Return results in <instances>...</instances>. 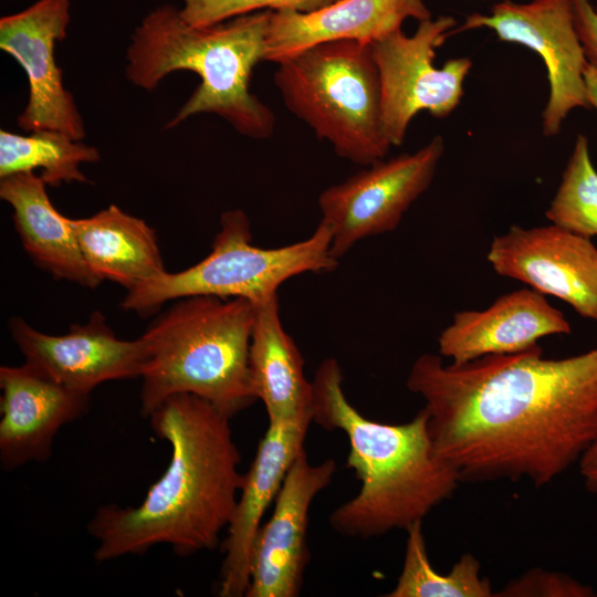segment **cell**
I'll return each instance as SVG.
<instances>
[{
    "mask_svg": "<svg viewBox=\"0 0 597 597\" xmlns=\"http://www.w3.org/2000/svg\"><path fill=\"white\" fill-rule=\"evenodd\" d=\"M575 25L587 61L597 66V12L590 0H572Z\"/></svg>",
    "mask_w": 597,
    "mask_h": 597,
    "instance_id": "27",
    "label": "cell"
},
{
    "mask_svg": "<svg viewBox=\"0 0 597 597\" xmlns=\"http://www.w3.org/2000/svg\"><path fill=\"white\" fill-rule=\"evenodd\" d=\"M401 573L388 597H493L490 580L481 575L479 559L463 554L447 574L437 572L427 553L422 521L407 530Z\"/></svg>",
    "mask_w": 597,
    "mask_h": 597,
    "instance_id": "23",
    "label": "cell"
},
{
    "mask_svg": "<svg viewBox=\"0 0 597 597\" xmlns=\"http://www.w3.org/2000/svg\"><path fill=\"white\" fill-rule=\"evenodd\" d=\"M430 18L423 0H336L310 12L271 10L265 61L277 63L331 41L373 43L401 29L407 19Z\"/></svg>",
    "mask_w": 597,
    "mask_h": 597,
    "instance_id": "18",
    "label": "cell"
},
{
    "mask_svg": "<svg viewBox=\"0 0 597 597\" xmlns=\"http://www.w3.org/2000/svg\"><path fill=\"white\" fill-rule=\"evenodd\" d=\"M570 324L544 295L527 287L500 296L484 310L454 314L438 337V352L453 364L515 354L546 336L569 334Z\"/></svg>",
    "mask_w": 597,
    "mask_h": 597,
    "instance_id": "17",
    "label": "cell"
},
{
    "mask_svg": "<svg viewBox=\"0 0 597 597\" xmlns=\"http://www.w3.org/2000/svg\"><path fill=\"white\" fill-rule=\"evenodd\" d=\"M331 244L332 231L321 221L302 241L260 248L252 244L245 212L227 210L221 214L211 252L203 260L127 291L121 307L146 315L169 301L193 295L244 298L255 304L277 294L279 287L295 275L334 271L338 260L332 255Z\"/></svg>",
    "mask_w": 597,
    "mask_h": 597,
    "instance_id": "7",
    "label": "cell"
},
{
    "mask_svg": "<svg viewBox=\"0 0 597 597\" xmlns=\"http://www.w3.org/2000/svg\"><path fill=\"white\" fill-rule=\"evenodd\" d=\"M46 186L33 171L0 178V198L13 210L21 244L32 261L53 277L95 289L102 281L87 266L70 218L54 208Z\"/></svg>",
    "mask_w": 597,
    "mask_h": 597,
    "instance_id": "19",
    "label": "cell"
},
{
    "mask_svg": "<svg viewBox=\"0 0 597 597\" xmlns=\"http://www.w3.org/2000/svg\"><path fill=\"white\" fill-rule=\"evenodd\" d=\"M271 10L223 22L192 27L179 10L163 4L135 29L127 49L126 77L151 91L175 71H191L200 84L165 128L208 113L227 121L241 135L266 139L273 135V112L250 91L255 65L265 61Z\"/></svg>",
    "mask_w": 597,
    "mask_h": 597,
    "instance_id": "4",
    "label": "cell"
},
{
    "mask_svg": "<svg viewBox=\"0 0 597 597\" xmlns=\"http://www.w3.org/2000/svg\"><path fill=\"white\" fill-rule=\"evenodd\" d=\"M312 388L313 422L344 432L346 464L360 482L358 492L331 513L334 531L360 538L406 531L454 493L461 479L436 453L425 407L399 425L366 418L347 400L335 358L320 364Z\"/></svg>",
    "mask_w": 597,
    "mask_h": 597,
    "instance_id": "3",
    "label": "cell"
},
{
    "mask_svg": "<svg viewBox=\"0 0 597 597\" xmlns=\"http://www.w3.org/2000/svg\"><path fill=\"white\" fill-rule=\"evenodd\" d=\"M443 153L437 135L417 151L378 160L324 189L317 203L332 231V255L339 260L357 242L394 231L431 185Z\"/></svg>",
    "mask_w": 597,
    "mask_h": 597,
    "instance_id": "9",
    "label": "cell"
},
{
    "mask_svg": "<svg viewBox=\"0 0 597 597\" xmlns=\"http://www.w3.org/2000/svg\"><path fill=\"white\" fill-rule=\"evenodd\" d=\"M545 216L551 223L576 234L589 239L597 235V170L585 135L575 140Z\"/></svg>",
    "mask_w": 597,
    "mask_h": 597,
    "instance_id": "24",
    "label": "cell"
},
{
    "mask_svg": "<svg viewBox=\"0 0 597 597\" xmlns=\"http://www.w3.org/2000/svg\"><path fill=\"white\" fill-rule=\"evenodd\" d=\"M578 467L586 488L597 493V438L579 460Z\"/></svg>",
    "mask_w": 597,
    "mask_h": 597,
    "instance_id": "28",
    "label": "cell"
},
{
    "mask_svg": "<svg viewBox=\"0 0 597 597\" xmlns=\"http://www.w3.org/2000/svg\"><path fill=\"white\" fill-rule=\"evenodd\" d=\"M70 222L87 266L102 282L130 291L167 272L155 230L117 206Z\"/></svg>",
    "mask_w": 597,
    "mask_h": 597,
    "instance_id": "21",
    "label": "cell"
},
{
    "mask_svg": "<svg viewBox=\"0 0 597 597\" xmlns=\"http://www.w3.org/2000/svg\"><path fill=\"white\" fill-rule=\"evenodd\" d=\"M171 447L163 475L137 506L102 505L87 525L94 558L107 562L169 545L181 556L216 548L232 517L243 474L228 416L192 394H176L150 415Z\"/></svg>",
    "mask_w": 597,
    "mask_h": 597,
    "instance_id": "2",
    "label": "cell"
},
{
    "mask_svg": "<svg viewBox=\"0 0 597 597\" xmlns=\"http://www.w3.org/2000/svg\"><path fill=\"white\" fill-rule=\"evenodd\" d=\"M312 412L269 422L245 474L223 542L220 597L245 596L250 584L254 543L262 517L274 503L292 464L304 450Z\"/></svg>",
    "mask_w": 597,
    "mask_h": 597,
    "instance_id": "15",
    "label": "cell"
},
{
    "mask_svg": "<svg viewBox=\"0 0 597 597\" xmlns=\"http://www.w3.org/2000/svg\"><path fill=\"white\" fill-rule=\"evenodd\" d=\"M181 19L192 27H207L261 10L312 11L306 0H181Z\"/></svg>",
    "mask_w": 597,
    "mask_h": 597,
    "instance_id": "25",
    "label": "cell"
},
{
    "mask_svg": "<svg viewBox=\"0 0 597 597\" xmlns=\"http://www.w3.org/2000/svg\"><path fill=\"white\" fill-rule=\"evenodd\" d=\"M100 158L96 147L60 132L38 130L24 136L0 130V178L41 168L40 176L48 186L85 184L88 179L80 170V165L95 163Z\"/></svg>",
    "mask_w": 597,
    "mask_h": 597,
    "instance_id": "22",
    "label": "cell"
},
{
    "mask_svg": "<svg viewBox=\"0 0 597 597\" xmlns=\"http://www.w3.org/2000/svg\"><path fill=\"white\" fill-rule=\"evenodd\" d=\"M481 28L542 57L549 86L542 113L544 136H556L573 109L590 108L584 77L587 57L576 30L572 0H504L494 4L489 14L468 15L452 34Z\"/></svg>",
    "mask_w": 597,
    "mask_h": 597,
    "instance_id": "10",
    "label": "cell"
},
{
    "mask_svg": "<svg viewBox=\"0 0 597 597\" xmlns=\"http://www.w3.org/2000/svg\"><path fill=\"white\" fill-rule=\"evenodd\" d=\"M593 588L569 575L532 568L507 583L495 596L502 597H591Z\"/></svg>",
    "mask_w": 597,
    "mask_h": 597,
    "instance_id": "26",
    "label": "cell"
},
{
    "mask_svg": "<svg viewBox=\"0 0 597 597\" xmlns=\"http://www.w3.org/2000/svg\"><path fill=\"white\" fill-rule=\"evenodd\" d=\"M336 462L308 461L305 449L289 470L262 524L252 553L245 597H296L308 561L307 526L312 502L333 480Z\"/></svg>",
    "mask_w": 597,
    "mask_h": 597,
    "instance_id": "14",
    "label": "cell"
},
{
    "mask_svg": "<svg viewBox=\"0 0 597 597\" xmlns=\"http://www.w3.org/2000/svg\"><path fill=\"white\" fill-rule=\"evenodd\" d=\"M9 329L25 363L85 395L105 381L142 377L148 358L143 336L118 338L98 311L62 335L40 332L18 316L11 317Z\"/></svg>",
    "mask_w": 597,
    "mask_h": 597,
    "instance_id": "13",
    "label": "cell"
},
{
    "mask_svg": "<svg viewBox=\"0 0 597 597\" xmlns=\"http://www.w3.org/2000/svg\"><path fill=\"white\" fill-rule=\"evenodd\" d=\"M488 262L505 277L555 296L597 322V248L558 226H512L490 243Z\"/></svg>",
    "mask_w": 597,
    "mask_h": 597,
    "instance_id": "12",
    "label": "cell"
},
{
    "mask_svg": "<svg viewBox=\"0 0 597 597\" xmlns=\"http://www.w3.org/2000/svg\"><path fill=\"white\" fill-rule=\"evenodd\" d=\"M406 385L423 399L434 451L461 482L543 486L597 438V347L544 358L536 345L463 364L426 353Z\"/></svg>",
    "mask_w": 597,
    "mask_h": 597,
    "instance_id": "1",
    "label": "cell"
},
{
    "mask_svg": "<svg viewBox=\"0 0 597 597\" xmlns=\"http://www.w3.org/2000/svg\"><path fill=\"white\" fill-rule=\"evenodd\" d=\"M276 64L273 80L285 106L337 156L364 167L386 158L391 145L370 43L325 42Z\"/></svg>",
    "mask_w": 597,
    "mask_h": 597,
    "instance_id": "6",
    "label": "cell"
},
{
    "mask_svg": "<svg viewBox=\"0 0 597 597\" xmlns=\"http://www.w3.org/2000/svg\"><path fill=\"white\" fill-rule=\"evenodd\" d=\"M451 15L419 21L412 35L398 29L370 43L381 92V122L391 146H400L412 118L428 112L437 118L450 115L463 96V83L472 61L453 57L434 65L436 51L452 34Z\"/></svg>",
    "mask_w": 597,
    "mask_h": 597,
    "instance_id": "8",
    "label": "cell"
},
{
    "mask_svg": "<svg viewBox=\"0 0 597 597\" xmlns=\"http://www.w3.org/2000/svg\"><path fill=\"white\" fill-rule=\"evenodd\" d=\"M308 2V4L311 6L312 8V11L313 10H316V9H320L322 7H325L336 0H306Z\"/></svg>",
    "mask_w": 597,
    "mask_h": 597,
    "instance_id": "30",
    "label": "cell"
},
{
    "mask_svg": "<svg viewBox=\"0 0 597 597\" xmlns=\"http://www.w3.org/2000/svg\"><path fill=\"white\" fill-rule=\"evenodd\" d=\"M254 305L244 298L193 295L158 316L142 335L148 358L142 375L146 418L168 397L192 394L232 418L252 405L249 350Z\"/></svg>",
    "mask_w": 597,
    "mask_h": 597,
    "instance_id": "5",
    "label": "cell"
},
{
    "mask_svg": "<svg viewBox=\"0 0 597 597\" xmlns=\"http://www.w3.org/2000/svg\"><path fill=\"white\" fill-rule=\"evenodd\" d=\"M584 77L590 107L597 111V66L587 61Z\"/></svg>",
    "mask_w": 597,
    "mask_h": 597,
    "instance_id": "29",
    "label": "cell"
},
{
    "mask_svg": "<svg viewBox=\"0 0 597 597\" xmlns=\"http://www.w3.org/2000/svg\"><path fill=\"white\" fill-rule=\"evenodd\" d=\"M70 0H39L0 19V49L24 70L29 100L18 117L25 132L55 130L82 140L85 128L72 94L64 87L54 49L67 35Z\"/></svg>",
    "mask_w": 597,
    "mask_h": 597,
    "instance_id": "11",
    "label": "cell"
},
{
    "mask_svg": "<svg viewBox=\"0 0 597 597\" xmlns=\"http://www.w3.org/2000/svg\"><path fill=\"white\" fill-rule=\"evenodd\" d=\"M595 10H596V12H597V0H596V6H595Z\"/></svg>",
    "mask_w": 597,
    "mask_h": 597,
    "instance_id": "31",
    "label": "cell"
},
{
    "mask_svg": "<svg viewBox=\"0 0 597 597\" xmlns=\"http://www.w3.org/2000/svg\"><path fill=\"white\" fill-rule=\"evenodd\" d=\"M253 305L250 381L255 398L265 407L269 422L312 412V381L305 378L302 354L282 325L277 294Z\"/></svg>",
    "mask_w": 597,
    "mask_h": 597,
    "instance_id": "20",
    "label": "cell"
},
{
    "mask_svg": "<svg viewBox=\"0 0 597 597\" xmlns=\"http://www.w3.org/2000/svg\"><path fill=\"white\" fill-rule=\"evenodd\" d=\"M0 389V464L6 471L49 460L59 430L81 417L90 400L28 363L1 366Z\"/></svg>",
    "mask_w": 597,
    "mask_h": 597,
    "instance_id": "16",
    "label": "cell"
}]
</instances>
